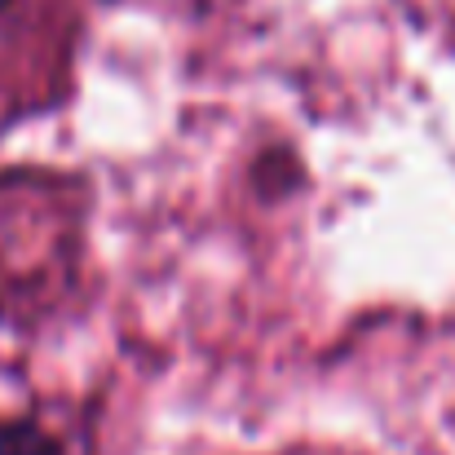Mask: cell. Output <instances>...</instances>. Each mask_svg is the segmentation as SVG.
I'll return each instance as SVG.
<instances>
[{"label":"cell","mask_w":455,"mask_h":455,"mask_svg":"<svg viewBox=\"0 0 455 455\" xmlns=\"http://www.w3.org/2000/svg\"><path fill=\"white\" fill-rule=\"evenodd\" d=\"M0 455H71L67 438L40 420H0Z\"/></svg>","instance_id":"obj_1"}]
</instances>
